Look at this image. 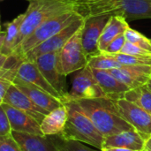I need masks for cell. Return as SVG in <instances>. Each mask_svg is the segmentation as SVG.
<instances>
[{
	"label": "cell",
	"instance_id": "obj_1",
	"mask_svg": "<svg viewBox=\"0 0 151 151\" xmlns=\"http://www.w3.org/2000/svg\"><path fill=\"white\" fill-rule=\"evenodd\" d=\"M84 17L121 16L133 21L151 19V0H74Z\"/></svg>",
	"mask_w": 151,
	"mask_h": 151
},
{
	"label": "cell",
	"instance_id": "obj_2",
	"mask_svg": "<svg viewBox=\"0 0 151 151\" xmlns=\"http://www.w3.org/2000/svg\"><path fill=\"white\" fill-rule=\"evenodd\" d=\"M104 137L135 130L119 113L115 101L107 97L76 100Z\"/></svg>",
	"mask_w": 151,
	"mask_h": 151
},
{
	"label": "cell",
	"instance_id": "obj_3",
	"mask_svg": "<svg viewBox=\"0 0 151 151\" xmlns=\"http://www.w3.org/2000/svg\"><path fill=\"white\" fill-rule=\"evenodd\" d=\"M63 104L67 111V120L63 132L58 136L63 140L78 141L102 150L104 137L79 104L74 100L64 101Z\"/></svg>",
	"mask_w": 151,
	"mask_h": 151
},
{
	"label": "cell",
	"instance_id": "obj_4",
	"mask_svg": "<svg viewBox=\"0 0 151 151\" xmlns=\"http://www.w3.org/2000/svg\"><path fill=\"white\" fill-rule=\"evenodd\" d=\"M28 3L27 9L25 12L26 17L21 25L14 49L44 20L67 12H79V7L74 0H31Z\"/></svg>",
	"mask_w": 151,
	"mask_h": 151
},
{
	"label": "cell",
	"instance_id": "obj_5",
	"mask_svg": "<svg viewBox=\"0 0 151 151\" xmlns=\"http://www.w3.org/2000/svg\"><path fill=\"white\" fill-rule=\"evenodd\" d=\"M83 17L84 16L79 12L72 11L44 20L17 48L14 49L12 54L17 55L21 59L27 51L41 44L50 37L55 35L72 22Z\"/></svg>",
	"mask_w": 151,
	"mask_h": 151
},
{
	"label": "cell",
	"instance_id": "obj_6",
	"mask_svg": "<svg viewBox=\"0 0 151 151\" xmlns=\"http://www.w3.org/2000/svg\"><path fill=\"white\" fill-rule=\"evenodd\" d=\"M81 27L59 50L61 72L65 76L80 71L88 65V59L81 42Z\"/></svg>",
	"mask_w": 151,
	"mask_h": 151
},
{
	"label": "cell",
	"instance_id": "obj_7",
	"mask_svg": "<svg viewBox=\"0 0 151 151\" xmlns=\"http://www.w3.org/2000/svg\"><path fill=\"white\" fill-rule=\"evenodd\" d=\"M99 97H106L96 80L92 69L87 65L78 71L72 81V87L69 92L64 97L62 103L67 100L93 99Z\"/></svg>",
	"mask_w": 151,
	"mask_h": 151
},
{
	"label": "cell",
	"instance_id": "obj_8",
	"mask_svg": "<svg viewBox=\"0 0 151 151\" xmlns=\"http://www.w3.org/2000/svg\"><path fill=\"white\" fill-rule=\"evenodd\" d=\"M111 17V16L110 15H93L85 17L81 27V42L88 60L91 58L101 54L98 48L99 39Z\"/></svg>",
	"mask_w": 151,
	"mask_h": 151
},
{
	"label": "cell",
	"instance_id": "obj_9",
	"mask_svg": "<svg viewBox=\"0 0 151 151\" xmlns=\"http://www.w3.org/2000/svg\"><path fill=\"white\" fill-rule=\"evenodd\" d=\"M84 19L85 18L83 17L72 22L70 25H68L66 27H65L63 30H61L55 35L50 37L41 44L27 51L21 58V59L34 61L37 57L41 55L50 52L59 51L64 47V45L73 36V35L82 27L84 23Z\"/></svg>",
	"mask_w": 151,
	"mask_h": 151
},
{
	"label": "cell",
	"instance_id": "obj_10",
	"mask_svg": "<svg viewBox=\"0 0 151 151\" xmlns=\"http://www.w3.org/2000/svg\"><path fill=\"white\" fill-rule=\"evenodd\" d=\"M34 62L44 78L59 93L63 101L67 91L65 90V76L61 72L59 51L41 55L37 57Z\"/></svg>",
	"mask_w": 151,
	"mask_h": 151
},
{
	"label": "cell",
	"instance_id": "obj_11",
	"mask_svg": "<svg viewBox=\"0 0 151 151\" xmlns=\"http://www.w3.org/2000/svg\"><path fill=\"white\" fill-rule=\"evenodd\" d=\"M116 106L122 118L128 122L140 135L148 139L151 135V115L125 98L115 101Z\"/></svg>",
	"mask_w": 151,
	"mask_h": 151
},
{
	"label": "cell",
	"instance_id": "obj_12",
	"mask_svg": "<svg viewBox=\"0 0 151 151\" xmlns=\"http://www.w3.org/2000/svg\"><path fill=\"white\" fill-rule=\"evenodd\" d=\"M3 103L26 112L34 118L38 123H41L44 117L48 114L47 111L37 106L27 95L19 89L13 82L9 87Z\"/></svg>",
	"mask_w": 151,
	"mask_h": 151
},
{
	"label": "cell",
	"instance_id": "obj_13",
	"mask_svg": "<svg viewBox=\"0 0 151 151\" xmlns=\"http://www.w3.org/2000/svg\"><path fill=\"white\" fill-rule=\"evenodd\" d=\"M16 77L62 101V97L59 93L44 78L34 61L21 59L17 69Z\"/></svg>",
	"mask_w": 151,
	"mask_h": 151
},
{
	"label": "cell",
	"instance_id": "obj_14",
	"mask_svg": "<svg viewBox=\"0 0 151 151\" xmlns=\"http://www.w3.org/2000/svg\"><path fill=\"white\" fill-rule=\"evenodd\" d=\"M108 72L130 89L146 85L151 78V65H123Z\"/></svg>",
	"mask_w": 151,
	"mask_h": 151
},
{
	"label": "cell",
	"instance_id": "obj_15",
	"mask_svg": "<svg viewBox=\"0 0 151 151\" xmlns=\"http://www.w3.org/2000/svg\"><path fill=\"white\" fill-rule=\"evenodd\" d=\"M4 110L11 125L12 131L32 134L44 135L41 130L40 123L26 112L10 106L4 103L1 104Z\"/></svg>",
	"mask_w": 151,
	"mask_h": 151
},
{
	"label": "cell",
	"instance_id": "obj_16",
	"mask_svg": "<svg viewBox=\"0 0 151 151\" xmlns=\"http://www.w3.org/2000/svg\"><path fill=\"white\" fill-rule=\"evenodd\" d=\"M13 84L20 89L25 95H27L37 106L44 110L48 113L51 111L63 105L61 100L52 96L51 95L46 93L45 91L20 80L18 77H15Z\"/></svg>",
	"mask_w": 151,
	"mask_h": 151
},
{
	"label": "cell",
	"instance_id": "obj_17",
	"mask_svg": "<svg viewBox=\"0 0 151 151\" xmlns=\"http://www.w3.org/2000/svg\"><path fill=\"white\" fill-rule=\"evenodd\" d=\"M12 135L22 151H58L51 136L12 131Z\"/></svg>",
	"mask_w": 151,
	"mask_h": 151
},
{
	"label": "cell",
	"instance_id": "obj_18",
	"mask_svg": "<svg viewBox=\"0 0 151 151\" xmlns=\"http://www.w3.org/2000/svg\"><path fill=\"white\" fill-rule=\"evenodd\" d=\"M92 73L105 96L109 99L114 101L122 99L124 98L125 94L130 89L127 86L111 75L108 71L92 69Z\"/></svg>",
	"mask_w": 151,
	"mask_h": 151
},
{
	"label": "cell",
	"instance_id": "obj_19",
	"mask_svg": "<svg viewBox=\"0 0 151 151\" xmlns=\"http://www.w3.org/2000/svg\"><path fill=\"white\" fill-rule=\"evenodd\" d=\"M145 140L135 130H129L104 137L103 149L123 148L135 151L144 150ZM102 149V150H103Z\"/></svg>",
	"mask_w": 151,
	"mask_h": 151
},
{
	"label": "cell",
	"instance_id": "obj_20",
	"mask_svg": "<svg viewBox=\"0 0 151 151\" xmlns=\"http://www.w3.org/2000/svg\"><path fill=\"white\" fill-rule=\"evenodd\" d=\"M66 120L67 111L63 104V105L51 111L44 117L40 123V127L42 134L46 136L59 135L65 127Z\"/></svg>",
	"mask_w": 151,
	"mask_h": 151
},
{
	"label": "cell",
	"instance_id": "obj_21",
	"mask_svg": "<svg viewBox=\"0 0 151 151\" xmlns=\"http://www.w3.org/2000/svg\"><path fill=\"white\" fill-rule=\"evenodd\" d=\"M128 27V22L124 17L111 16L99 39L98 48L101 53L106 49L112 40H114L119 35L124 34Z\"/></svg>",
	"mask_w": 151,
	"mask_h": 151
},
{
	"label": "cell",
	"instance_id": "obj_22",
	"mask_svg": "<svg viewBox=\"0 0 151 151\" xmlns=\"http://www.w3.org/2000/svg\"><path fill=\"white\" fill-rule=\"evenodd\" d=\"M25 17H26V14L24 12L17 16L12 21L4 24L6 30H5L4 44L0 52L4 53L6 56H11L12 54L14 47H15V43H16L18 35L19 34L21 25L25 19Z\"/></svg>",
	"mask_w": 151,
	"mask_h": 151
},
{
	"label": "cell",
	"instance_id": "obj_23",
	"mask_svg": "<svg viewBox=\"0 0 151 151\" xmlns=\"http://www.w3.org/2000/svg\"><path fill=\"white\" fill-rule=\"evenodd\" d=\"M20 61L21 59L15 54H12L7 59L5 69L0 75V106L4 102V96L9 87L12 84L16 77L17 69Z\"/></svg>",
	"mask_w": 151,
	"mask_h": 151
},
{
	"label": "cell",
	"instance_id": "obj_24",
	"mask_svg": "<svg viewBox=\"0 0 151 151\" xmlns=\"http://www.w3.org/2000/svg\"><path fill=\"white\" fill-rule=\"evenodd\" d=\"M124 98L141 107L151 115V90L146 85L129 89L125 94Z\"/></svg>",
	"mask_w": 151,
	"mask_h": 151
},
{
	"label": "cell",
	"instance_id": "obj_25",
	"mask_svg": "<svg viewBox=\"0 0 151 151\" xmlns=\"http://www.w3.org/2000/svg\"><path fill=\"white\" fill-rule=\"evenodd\" d=\"M88 65L92 69L110 71L112 69H119L123 66L119 62L109 55L101 53L98 56L93 57L88 60Z\"/></svg>",
	"mask_w": 151,
	"mask_h": 151
},
{
	"label": "cell",
	"instance_id": "obj_26",
	"mask_svg": "<svg viewBox=\"0 0 151 151\" xmlns=\"http://www.w3.org/2000/svg\"><path fill=\"white\" fill-rule=\"evenodd\" d=\"M109 56L123 65H151V56H134L124 53L110 54Z\"/></svg>",
	"mask_w": 151,
	"mask_h": 151
},
{
	"label": "cell",
	"instance_id": "obj_27",
	"mask_svg": "<svg viewBox=\"0 0 151 151\" xmlns=\"http://www.w3.org/2000/svg\"><path fill=\"white\" fill-rule=\"evenodd\" d=\"M127 42H131L151 53V40L130 27L124 33Z\"/></svg>",
	"mask_w": 151,
	"mask_h": 151
},
{
	"label": "cell",
	"instance_id": "obj_28",
	"mask_svg": "<svg viewBox=\"0 0 151 151\" xmlns=\"http://www.w3.org/2000/svg\"><path fill=\"white\" fill-rule=\"evenodd\" d=\"M57 139H54L57 145L58 151H102L100 150H94L83 144V142L73 140H63L58 135Z\"/></svg>",
	"mask_w": 151,
	"mask_h": 151
},
{
	"label": "cell",
	"instance_id": "obj_29",
	"mask_svg": "<svg viewBox=\"0 0 151 151\" xmlns=\"http://www.w3.org/2000/svg\"><path fill=\"white\" fill-rule=\"evenodd\" d=\"M127 40L125 37V35H119V36H117L114 40H112L110 44L106 47V49L102 52L104 54H117V53H120L124 44L126 43Z\"/></svg>",
	"mask_w": 151,
	"mask_h": 151
},
{
	"label": "cell",
	"instance_id": "obj_30",
	"mask_svg": "<svg viewBox=\"0 0 151 151\" xmlns=\"http://www.w3.org/2000/svg\"><path fill=\"white\" fill-rule=\"evenodd\" d=\"M0 151H22L12 135L0 136Z\"/></svg>",
	"mask_w": 151,
	"mask_h": 151
},
{
	"label": "cell",
	"instance_id": "obj_31",
	"mask_svg": "<svg viewBox=\"0 0 151 151\" xmlns=\"http://www.w3.org/2000/svg\"><path fill=\"white\" fill-rule=\"evenodd\" d=\"M120 53L134 55V56H151L150 52H149L145 50H142V48H140L131 42H126Z\"/></svg>",
	"mask_w": 151,
	"mask_h": 151
},
{
	"label": "cell",
	"instance_id": "obj_32",
	"mask_svg": "<svg viewBox=\"0 0 151 151\" xmlns=\"http://www.w3.org/2000/svg\"><path fill=\"white\" fill-rule=\"evenodd\" d=\"M12 134V128L9 119L3 109L0 106V136H8Z\"/></svg>",
	"mask_w": 151,
	"mask_h": 151
},
{
	"label": "cell",
	"instance_id": "obj_33",
	"mask_svg": "<svg viewBox=\"0 0 151 151\" xmlns=\"http://www.w3.org/2000/svg\"><path fill=\"white\" fill-rule=\"evenodd\" d=\"M8 58H9V56H6L4 53L0 52V75L4 73V71L5 69V65H6Z\"/></svg>",
	"mask_w": 151,
	"mask_h": 151
},
{
	"label": "cell",
	"instance_id": "obj_34",
	"mask_svg": "<svg viewBox=\"0 0 151 151\" xmlns=\"http://www.w3.org/2000/svg\"><path fill=\"white\" fill-rule=\"evenodd\" d=\"M144 150L151 151V135L145 140V144H144Z\"/></svg>",
	"mask_w": 151,
	"mask_h": 151
},
{
	"label": "cell",
	"instance_id": "obj_35",
	"mask_svg": "<svg viewBox=\"0 0 151 151\" xmlns=\"http://www.w3.org/2000/svg\"><path fill=\"white\" fill-rule=\"evenodd\" d=\"M4 35H5V32H1V33H0V51H1V49H2L3 44H4Z\"/></svg>",
	"mask_w": 151,
	"mask_h": 151
},
{
	"label": "cell",
	"instance_id": "obj_36",
	"mask_svg": "<svg viewBox=\"0 0 151 151\" xmlns=\"http://www.w3.org/2000/svg\"><path fill=\"white\" fill-rule=\"evenodd\" d=\"M146 86H147V87H148V88H150V89L151 90V78L150 79V80H149V81L147 82Z\"/></svg>",
	"mask_w": 151,
	"mask_h": 151
},
{
	"label": "cell",
	"instance_id": "obj_37",
	"mask_svg": "<svg viewBox=\"0 0 151 151\" xmlns=\"http://www.w3.org/2000/svg\"><path fill=\"white\" fill-rule=\"evenodd\" d=\"M0 1H2V0H0ZM26 1H28V2H30L31 0H26Z\"/></svg>",
	"mask_w": 151,
	"mask_h": 151
},
{
	"label": "cell",
	"instance_id": "obj_38",
	"mask_svg": "<svg viewBox=\"0 0 151 151\" xmlns=\"http://www.w3.org/2000/svg\"><path fill=\"white\" fill-rule=\"evenodd\" d=\"M2 31H1V26H0V33H1Z\"/></svg>",
	"mask_w": 151,
	"mask_h": 151
},
{
	"label": "cell",
	"instance_id": "obj_39",
	"mask_svg": "<svg viewBox=\"0 0 151 151\" xmlns=\"http://www.w3.org/2000/svg\"><path fill=\"white\" fill-rule=\"evenodd\" d=\"M142 151H146V150H142Z\"/></svg>",
	"mask_w": 151,
	"mask_h": 151
}]
</instances>
